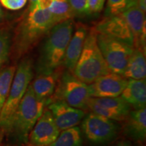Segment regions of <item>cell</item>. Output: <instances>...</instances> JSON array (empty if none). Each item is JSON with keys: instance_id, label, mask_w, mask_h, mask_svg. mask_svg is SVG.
Wrapping results in <instances>:
<instances>
[{"instance_id": "d6986e66", "label": "cell", "mask_w": 146, "mask_h": 146, "mask_svg": "<svg viewBox=\"0 0 146 146\" xmlns=\"http://www.w3.org/2000/svg\"><path fill=\"white\" fill-rule=\"evenodd\" d=\"M90 100L98 105L105 108L111 112L117 114L122 117L127 118L130 112L131 106L121 97L114 98H91Z\"/></svg>"}, {"instance_id": "603a6c76", "label": "cell", "mask_w": 146, "mask_h": 146, "mask_svg": "<svg viewBox=\"0 0 146 146\" xmlns=\"http://www.w3.org/2000/svg\"><path fill=\"white\" fill-rule=\"evenodd\" d=\"M138 5V0H108L106 16L118 15L134 5Z\"/></svg>"}, {"instance_id": "4fadbf2b", "label": "cell", "mask_w": 146, "mask_h": 146, "mask_svg": "<svg viewBox=\"0 0 146 146\" xmlns=\"http://www.w3.org/2000/svg\"><path fill=\"white\" fill-rule=\"evenodd\" d=\"M130 27L134 37V47L145 52V12L139 5H134L120 14Z\"/></svg>"}, {"instance_id": "4dcf8cb0", "label": "cell", "mask_w": 146, "mask_h": 146, "mask_svg": "<svg viewBox=\"0 0 146 146\" xmlns=\"http://www.w3.org/2000/svg\"><path fill=\"white\" fill-rule=\"evenodd\" d=\"M29 11L33 10L36 5V3L37 0H29Z\"/></svg>"}, {"instance_id": "30bf717a", "label": "cell", "mask_w": 146, "mask_h": 146, "mask_svg": "<svg viewBox=\"0 0 146 146\" xmlns=\"http://www.w3.org/2000/svg\"><path fill=\"white\" fill-rule=\"evenodd\" d=\"M98 33L105 35L134 47V37L130 27L123 16H107L95 28Z\"/></svg>"}, {"instance_id": "5b68a950", "label": "cell", "mask_w": 146, "mask_h": 146, "mask_svg": "<svg viewBox=\"0 0 146 146\" xmlns=\"http://www.w3.org/2000/svg\"><path fill=\"white\" fill-rule=\"evenodd\" d=\"M33 77V63L29 58L23 59L18 64L14 74L8 96L0 112V127L5 135L29 85Z\"/></svg>"}, {"instance_id": "9c48e42d", "label": "cell", "mask_w": 146, "mask_h": 146, "mask_svg": "<svg viewBox=\"0 0 146 146\" xmlns=\"http://www.w3.org/2000/svg\"><path fill=\"white\" fill-rule=\"evenodd\" d=\"M60 133L52 113L48 109H44L29 133L28 143L31 146H47L57 139Z\"/></svg>"}, {"instance_id": "e575fe53", "label": "cell", "mask_w": 146, "mask_h": 146, "mask_svg": "<svg viewBox=\"0 0 146 146\" xmlns=\"http://www.w3.org/2000/svg\"><path fill=\"white\" fill-rule=\"evenodd\" d=\"M1 66H0V70H1Z\"/></svg>"}, {"instance_id": "277c9868", "label": "cell", "mask_w": 146, "mask_h": 146, "mask_svg": "<svg viewBox=\"0 0 146 146\" xmlns=\"http://www.w3.org/2000/svg\"><path fill=\"white\" fill-rule=\"evenodd\" d=\"M97 35L95 28L87 33L81 54L72 71L76 77L88 85L110 72L98 47Z\"/></svg>"}, {"instance_id": "7402d4cb", "label": "cell", "mask_w": 146, "mask_h": 146, "mask_svg": "<svg viewBox=\"0 0 146 146\" xmlns=\"http://www.w3.org/2000/svg\"><path fill=\"white\" fill-rule=\"evenodd\" d=\"M49 10L56 24L70 19L74 16L67 0H54Z\"/></svg>"}, {"instance_id": "d590c367", "label": "cell", "mask_w": 146, "mask_h": 146, "mask_svg": "<svg viewBox=\"0 0 146 146\" xmlns=\"http://www.w3.org/2000/svg\"><path fill=\"white\" fill-rule=\"evenodd\" d=\"M0 111H1V110H0Z\"/></svg>"}, {"instance_id": "d4e9b609", "label": "cell", "mask_w": 146, "mask_h": 146, "mask_svg": "<svg viewBox=\"0 0 146 146\" xmlns=\"http://www.w3.org/2000/svg\"><path fill=\"white\" fill-rule=\"evenodd\" d=\"M74 16L88 15L87 0H67Z\"/></svg>"}, {"instance_id": "2e32d148", "label": "cell", "mask_w": 146, "mask_h": 146, "mask_svg": "<svg viewBox=\"0 0 146 146\" xmlns=\"http://www.w3.org/2000/svg\"><path fill=\"white\" fill-rule=\"evenodd\" d=\"M124 131L128 137L136 141L143 142L146 137V109L130 111L128 114Z\"/></svg>"}, {"instance_id": "7c38bea8", "label": "cell", "mask_w": 146, "mask_h": 146, "mask_svg": "<svg viewBox=\"0 0 146 146\" xmlns=\"http://www.w3.org/2000/svg\"><path fill=\"white\" fill-rule=\"evenodd\" d=\"M48 105L47 109L52 113L60 132L76 127L85 116L83 110L71 106L62 100H56Z\"/></svg>"}, {"instance_id": "5bb4252c", "label": "cell", "mask_w": 146, "mask_h": 146, "mask_svg": "<svg viewBox=\"0 0 146 146\" xmlns=\"http://www.w3.org/2000/svg\"><path fill=\"white\" fill-rule=\"evenodd\" d=\"M87 33L88 29L86 26L82 24L76 26L75 31L67 46L63 62V66L67 70L72 72L74 70L81 54Z\"/></svg>"}, {"instance_id": "e0dca14e", "label": "cell", "mask_w": 146, "mask_h": 146, "mask_svg": "<svg viewBox=\"0 0 146 146\" xmlns=\"http://www.w3.org/2000/svg\"><path fill=\"white\" fill-rule=\"evenodd\" d=\"M121 98L135 110L146 106V81L145 79L129 78Z\"/></svg>"}, {"instance_id": "f1b7e54d", "label": "cell", "mask_w": 146, "mask_h": 146, "mask_svg": "<svg viewBox=\"0 0 146 146\" xmlns=\"http://www.w3.org/2000/svg\"><path fill=\"white\" fill-rule=\"evenodd\" d=\"M114 146H132L131 143L129 141L127 140H122V141H118L117 143L115 144Z\"/></svg>"}, {"instance_id": "7a4b0ae2", "label": "cell", "mask_w": 146, "mask_h": 146, "mask_svg": "<svg viewBox=\"0 0 146 146\" xmlns=\"http://www.w3.org/2000/svg\"><path fill=\"white\" fill-rule=\"evenodd\" d=\"M74 28V21L70 18L56 24L47 33L36 64L37 74L50 72L61 68Z\"/></svg>"}, {"instance_id": "9a60e30c", "label": "cell", "mask_w": 146, "mask_h": 146, "mask_svg": "<svg viewBox=\"0 0 146 146\" xmlns=\"http://www.w3.org/2000/svg\"><path fill=\"white\" fill-rule=\"evenodd\" d=\"M62 74L60 68L50 72L37 74L31 85L35 96L40 99L48 100L54 94Z\"/></svg>"}, {"instance_id": "8fae6325", "label": "cell", "mask_w": 146, "mask_h": 146, "mask_svg": "<svg viewBox=\"0 0 146 146\" xmlns=\"http://www.w3.org/2000/svg\"><path fill=\"white\" fill-rule=\"evenodd\" d=\"M128 80L120 74L109 72L100 76L89 86L91 98H114L120 96Z\"/></svg>"}, {"instance_id": "d6a6232c", "label": "cell", "mask_w": 146, "mask_h": 146, "mask_svg": "<svg viewBox=\"0 0 146 146\" xmlns=\"http://www.w3.org/2000/svg\"><path fill=\"white\" fill-rule=\"evenodd\" d=\"M4 18V14H3V12L2 10V8H1V2H0V21H1Z\"/></svg>"}, {"instance_id": "4316f807", "label": "cell", "mask_w": 146, "mask_h": 146, "mask_svg": "<svg viewBox=\"0 0 146 146\" xmlns=\"http://www.w3.org/2000/svg\"><path fill=\"white\" fill-rule=\"evenodd\" d=\"M27 0H0V2L5 8L10 10H18L23 8Z\"/></svg>"}, {"instance_id": "484cf974", "label": "cell", "mask_w": 146, "mask_h": 146, "mask_svg": "<svg viewBox=\"0 0 146 146\" xmlns=\"http://www.w3.org/2000/svg\"><path fill=\"white\" fill-rule=\"evenodd\" d=\"M106 0H87L88 15L101 12L104 6Z\"/></svg>"}, {"instance_id": "ba28073f", "label": "cell", "mask_w": 146, "mask_h": 146, "mask_svg": "<svg viewBox=\"0 0 146 146\" xmlns=\"http://www.w3.org/2000/svg\"><path fill=\"white\" fill-rule=\"evenodd\" d=\"M81 128L87 140L94 144H105L114 140L118 133L114 120L90 112L85 116Z\"/></svg>"}, {"instance_id": "ac0fdd59", "label": "cell", "mask_w": 146, "mask_h": 146, "mask_svg": "<svg viewBox=\"0 0 146 146\" xmlns=\"http://www.w3.org/2000/svg\"><path fill=\"white\" fill-rule=\"evenodd\" d=\"M123 76L132 79H145L146 76L145 52L134 47Z\"/></svg>"}, {"instance_id": "3957f363", "label": "cell", "mask_w": 146, "mask_h": 146, "mask_svg": "<svg viewBox=\"0 0 146 146\" xmlns=\"http://www.w3.org/2000/svg\"><path fill=\"white\" fill-rule=\"evenodd\" d=\"M47 105V100L38 98L29 85L11 121L6 135L10 136L18 145L28 144L29 133L41 116Z\"/></svg>"}, {"instance_id": "836d02e7", "label": "cell", "mask_w": 146, "mask_h": 146, "mask_svg": "<svg viewBox=\"0 0 146 146\" xmlns=\"http://www.w3.org/2000/svg\"><path fill=\"white\" fill-rule=\"evenodd\" d=\"M0 146H15V145H0Z\"/></svg>"}, {"instance_id": "8992f818", "label": "cell", "mask_w": 146, "mask_h": 146, "mask_svg": "<svg viewBox=\"0 0 146 146\" xmlns=\"http://www.w3.org/2000/svg\"><path fill=\"white\" fill-rule=\"evenodd\" d=\"M54 94L47 100V104L56 100H62L71 106L81 110L88 109L91 98L88 84L78 79L70 71L62 73Z\"/></svg>"}, {"instance_id": "1f68e13d", "label": "cell", "mask_w": 146, "mask_h": 146, "mask_svg": "<svg viewBox=\"0 0 146 146\" xmlns=\"http://www.w3.org/2000/svg\"><path fill=\"white\" fill-rule=\"evenodd\" d=\"M5 133L4 131L2 129V128L0 127V145H1V142H2V139L3 138V136H4Z\"/></svg>"}, {"instance_id": "6da1fadb", "label": "cell", "mask_w": 146, "mask_h": 146, "mask_svg": "<svg viewBox=\"0 0 146 146\" xmlns=\"http://www.w3.org/2000/svg\"><path fill=\"white\" fill-rule=\"evenodd\" d=\"M56 25L49 10L35 7L18 25L16 30L12 54L16 60L25 56Z\"/></svg>"}, {"instance_id": "f546056e", "label": "cell", "mask_w": 146, "mask_h": 146, "mask_svg": "<svg viewBox=\"0 0 146 146\" xmlns=\"http://www.w3.org/2000/svg\"><path fill=\"white\" fill-rule=\"evenodd\" d=\"M138 5L143 12L146 10V0H138Z\"/></svg>"}, {"instance_id": "52a82bcc", "label": "cell", "mask_w": 146, "mask_h": 146, "mask_svg": "<svg viewBox=\"0 0 146 146\" xmlns=\"http://www.w3.org/2000/svg\"><path fill=\"white\" fill-rule=\"evenodd\" d=\"M97 43L110 72L123 76L134 47L100 33Z\"/></svg>"}, {"instance_id": "83f0119b", "label": "cell", "mask_w": 146, "mask_h": 146, "mask_svg": "<svg viewBox=\"0 0 146 146\" xmlns=\"http://www.w3.org/2000/svg\"><path fill=\"white\" fill-rule=\"evenodd\" d=\"M54 0H37L35 7L41 10H49Z\"/></svg>"}, {"instance_id": "ffe728a7", "label": "cell", "mask_w": 146, "mask_h": 146, "mask_svg": "<svg viewBox=\"0 0 146 146\" xmlns=\"http://www.w3.org/2000/svg\"><path fill=\"white\" fill-rule=\"evenodd\" d=\"M47 146H83L81 130L78 127H74L62 131L57 139Z\"/></svg>"}, {"instance_id": "cb8c5ba5", "label": "cell", "mask_w": 146, "mask_h": 146, "mask_svg": "<svg viewBox=\"0 0 146 146\" xmlns=\"http://www.w3.org/2000/svg\"><path fill=\"white\" fill-rule=\"evenodd\" d=\"M11 50L10 35L4 29H0V66L6 62Z\"/></svg>"}, {"instance_id": "44dd1931", "label": "cell", "mask_w": 146, "mask_h": 146, "mask_svg": "<svg viewBox=\"0 0 146 146\" xmlns=\"http://www.w3.org/2000/svg\"><path fill=\"white\" fill-rule=\"evenodd\" d=\"M16 70V68L14 66L0 70V110L8 96Z\"/></svg>"}]
</instances>
